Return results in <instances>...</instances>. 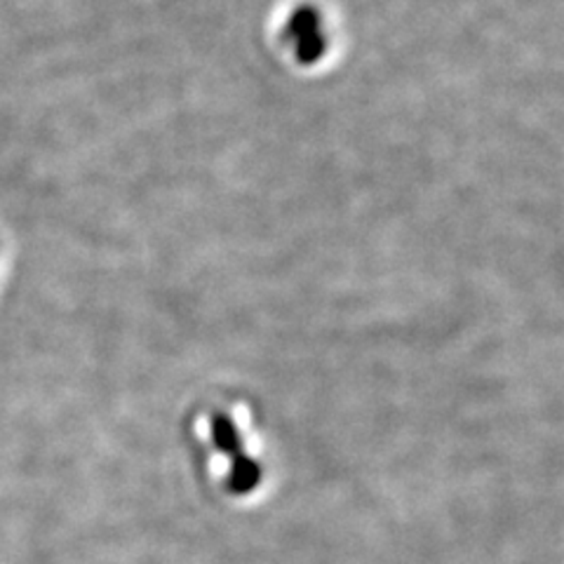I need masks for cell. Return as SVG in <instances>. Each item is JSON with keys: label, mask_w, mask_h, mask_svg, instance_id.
I'll return each mask as SVG.
<instances>
[{"label": "cell", "mask_w": 564, "mask_h": 564, "mask_svg": "<svg viewBox=\"0 0 564 564\" xmlns=\"http://www.w3.org/2000/svg\"><path fill=\"white\" fill-rule=\"evenodd\" d=\"M325 52H327V35L325 31H321L294 45V59L302 66H313L325 57Z\"/></svg>", "instance_id": "7a4b0ae2"}, {"label": "cell", "mask_w": 564, "mask_h": 564, "mask_svg": "<svg viewBox=\"0 0 564 564\" xmlns=\"http://www.w3.org/2000/svg\"><path fill=\"white\" fill-rule=\"evenodd\" d=\"M321 31H323V14L317 12L313 6H302L290 14L288 26H285V31H282V41L294 47L296 43L308 39V35H315Z\"/></svg>", "instance_id": "6da1fadb"}]
</instances>
